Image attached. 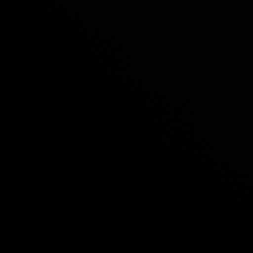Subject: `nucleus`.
Masks as SVG:
<instances>
[]
</instances>
